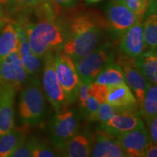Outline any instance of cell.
<instances>
[{"mask_svg":"<svg viewBox=\"0 0 157 157\" xmlns=\"http://www.w3.org/2000/svg\"><path fill=\"white\" fill-rule=\"evenodd\" d=\"M64 29L65 41L61 50L74 62L101 44L103 27L90 15H76Z\"/></svg>","mask_w":157,"mask_h":157,"instance_id":"6da1fadb","label":"cell"},{"mask_svg":"<svg viewBox=\"0 0 157 157\" xmlns=\"http://www.w3.org/2000/svg\"><path fill=\"white\" fill-rule=\"evenodd\" d=\"M18 22L25 29L31 50L39 58L43 59L49 52L62 48L65 41V29L56 19H42L31 23L23 18Z\"/></svg>","mask_w":157,"mask_h":157,"instance_id":"7a4b0ae2","label":"cell"},{"mask_svg":"<svg viewBox=\"0 0 157 157\" xmlns=\"http://www.w3.org/2000/svg\"><path fill=\"white\" fill-rule=\"evenodd\" d=\"M45 109L46 103L40 81L37 76H31L20 93V120L25 126H36L42 121Z\"/></svg>","mask_w":157,"mask_h":157,"instance_id":"3957f363","label":"cell"},{"mask_svg":"<svg viewBox=\"0 0 157 157\" xmlns=\"http://www.w3.org/2000/svg\"><path fill=\"white\" fill-rule=\"evenodd\" d=\"M116 50L111 42H105L74 62L80 79L85 84L94 82L100 72L114 60Z\"/></svg>","mask_w":157,"mask_h":157,"instance_id":"277c9868","label":"cell"},{"mask_svg":"<svg viewBox=\"0 0 157 157\" xmlns=\"http://www.w3.org/2000/svg\"><path fill=\"white\" fill-rule=\"evenodd\" d=\"M54 62L57 77L67 98L68 104L73 103L77 100L81 83L75 63L62 50L55 51Z\"/></svg>","mask_w":157,"mask_h":157,"instance_id":"5b68a950","label":"cell"},{"mask_svg":"<svg viewBox=\"0 0 157 157\" xmlns=\"http://www.w3.org/2000/svg\"><path fill=\"white\" fill-rule=\"evenodd\" d=\"M54 52H49L45 55L43 60L42 88L44 96L50 102L56 113L61 112L63 108L68 105L66 96L60 86L55 69Z\"/></svg>","mask_w":157,"mask_h":157,"instance_id":"8992f818","label":"cell"},{"mask_svg":"<svg viewBox=\"0 0 157 157\" xmlns=\"http://www.w3.org/2000/svg\"><path fill=\"white\" fill-rule=\"evenodd\" d=\"M79 117L75 109L56 113L49 123L50 140L56 151L71 138L78 131Z\"/></svg>","mask_w":157,"mask_h":157,"instance_id":"52a82bcc","label":"cell"},{"mask_svg":"<svg viewBox=\"0 0 157 157\" xmlns=\"http://www.w3.org/2000/svg\"><path fill=\"white\" fill-rule=\"evenodd\" d=\"M27 74L17 50L0 60V87L21 90L29 81Z\"/></svg>","mask_w":157,"mask_h":157,"instance_id":"ba28073f","label":"cell"},{"mask_svg":"<svg viewBox=\"0 0 157 157\" xmlns=\"http://www.w3.org/2000/svg\"><path fill=\"white\" fill-rule=\"evenodd\" d=\"M114 61L121 68L125 83L136 98L139 107L148 87V82L139 70L134 58L127 56L120 50L116 52Z\"/></svg>","mask_w":157,"mask_h":157,"instance_id":"9c48e42d","label":"cell"},{"mask_svg":"<svg viewBox=\"0 0 157 157\" xmlns=\"http://www.w3.org/2000/svg\"><path fill=\"white\" fill-rule=\"evenodd\" d=\"M109 29L113 39H119L131 25L142 21L127 7L117 0H111L105 7Z\"/></svg>","mask_w":157,"mask_h":157,"instance_id":"30bf717a","label":"cell"},{"mask_svg":"<svg viewBox=\"0 0 157 157\" xmlns=\"http://www.w3.org/2000/svg\"><path fill=\"white\" fill-rule=\"evenodd\" d=\"M143 127H145L144 121L138 109L120 111L108 121L98 124V129L114 136Z\"/></svg>","mask_w":157,"mask_h":157,"instance_id":"8fae6325","label":"cell"},{"mask_svg":"<svg viewBox=\"0 0 157 157\" xmlns=\"http://www.w3.org/2000/svg\"><path fill=\"white\" fill-rule=\"evenodd\" d=\"M90 156L127 157L117 137L101 129L90 137Z\"/></svg>","mask_w":157,"mask_h":157,"instance_id":"7c38bea8","label":"cell"},{"mask_svg":"<svg viewBox=\"0 0 157 157\" xmlns=\"http://www.w3.org/2000/svg\"><path fill=\"white\" fill-rule=\"evenodd\" d=\"M18 36L17 52L27 74L30 76L38 75L42 68L43 59L34 54L29 44L25 29L20 22H14Z\"/></svg>","mask_w":157,"mask_h":157,"instance_id":"4fadbf2b","label":"cell"},{"mask_svg":"<svg viewBox=\"0 0 157 157\" xmlns=\"http://www.w3.org/2000/svg\"><path fill=\"white\" fill-rule=\"evenodd\" d=\"M116 137L127 157H145V149L149 140L146 127L134 129Z\"/></svg>","mask_w":157,"mask_h":157,"instance_id":"5bb4252c","label":"cell"},{"mask_svg":"<svg viewBox=\"0 0 157 157\" xmlns=\"http://www.w3.org/2000/svg\"><path fill=\"white\" fill-rule=\"evenodd\" d=\"M105 102L118 109H139L136 98L125 82L108 86Z\"/></svg>","mask_w":157,"mask_h":157,"instance_id":"9a60e30c","label":"cell"},{"mask_svg":"<svg viewBox=\"0 0 157 157\" xmlns=\"http://www.w3.org/2000/svg\"><path fill=\"white\" fill-rule=\"evenodd\" d=\"M120 50L134 58L145 51L142 21L135 22L124 33L121 37Z\"/></svg>","mask_w":157,"mask_h":157,"instance_id":"2e32d148","label":"cell"},{"mask_svg":"<svg viewBox=\"0 0 157 157\" xmlns=\"http://www.w3.org/2000/svg\"><path fill=\"white\" fill-rule=\"evenodd\" d=\"M16 92L11 88L1 87L0 93V136L14 127V103Z\"/></svg>","mask_w":157,"mask_h":157,"instance_id":"e0dca14e","label":"cell"},{"mask_svg":"<svg viewBox=\"0 0 157 157\" xmlns=\"http://www.w3.org/2000/svg\"><path fill=\"white\" fill-rule=\"evenodd\" d=\"M106 86L92 82L89 86V96L83 105L80 107L82 115L86 120L93 121L98 108L105 102Z\"/></svg>","mask_w":157,"mask_h":157,"instance_id":"ac0fdd59","label":"cell"},{"mask_svg":"<svg viewBox=\"0 0 157 157\" xmlns=\"http://www.w3.org/2000/svg\"><path fill=\"white\" fill-rule=\"evenodd\" d=\"M57 154L66 157L90 156V137L77 132L57 151Z\"/></svg>","mask_w":157,"mask_h":157,"instance_id":"d6986e66","label":"cell"},{"mask_svg":"<svg viewBox=\"0 0 157 157\" xmlns=\"http://www.w3.org/2000/svg\"><path fill=\"white\" fill-rule=\"evenodd\" d=\"M137 67L148 83L157 84L156 50H148L135 58Z\"/></svg>","mask_w":157,"mask_h":157,"instance_id":"ffe728a7","label":"cell"},{"mask_svg":"<svg viewBox=\"0 0 157 157\" xmlns=\"http://www.w3.org/2000/svg\"><path fill=\"white\" fill-rule=\"evenodd\" d=\"M25 141V132L18 127L0 136V157H10V155Z\"/></svg>","mask_w":157,"mask_h":157,"instance_id":"44dd1931","label":"cell"},{"mask_svg":"<svg viewBox=\"0 0 157 157\" xmlns=\"http://www.w3.org/2000/svg\"><path fill=\"white\" fill-rule=\"evenodd\" d=\"M18 36L14 22H7L0 31V60L17 50Z\"/></svg>","mask_w":157,"mask_h":157,"instance_id":"7402d4cb","label":"cell"},{"mask_svg":"<svg viewBox=\"0 0 157 157\" xmlns=\"http://www.w3.org/2000/svg\"><path fill=\"white\" fill-rule=\"evenodd\" d=\"M93 82L108 87L124 83L125 82L121 68L113 60L103 68V70L96 76Z\"/></svg>","mask_w":157,"mask_h":157,"instance_id":"603a6c76","label":"cell"},{"mask_svg":"<svg viewBox=\"0 0 157 157\" xmlns=\"http://www.w3.org/2000/svg\"><path fill=\"white\" fill-rule=\"evenodd\" d=\"M141 117L148 122L157 116V87L156 84H148L143 101L139 106Z\"/></svg>","mask_w":157,"mask_h":157,"instance_id":"cb8c5ba5","label":"cell"},{"mask_svg":"<svg viewBox=\"0 0 157 157\" xmlns=\"http://www.w3.org/2000/svg\"><path fill=\"white\" fill-rule=\"evenodd\" d=\"M143 25L145 49L156 50L157 48V15L156 13H150L146 17Z\"/></svg>","mask_w":157,"mask_h":157,"instance_id":"d4e9b609","label":"cell"},{"mask_svg":"<svg viewBox=\"0 0 157 157\" xmlns=\"http://www.w3.org/2000/svg\"><path fill=\"white\" fill-rule=\"evenodd\" d=\"M122 111H126V110L116 109V108L112 106V105L107 103L106 102H104V103H101V105L98 108L97 113H96L95 117H94L93 121H99V123L105 122V121L109 120V119H111L116 113Z\"/></svg>","mask_w":157,"mask_h":157,"instance_id":"484cf974","label":"cell"},{"mask_svg":"<svg viewBox=\"0 0 157 157\" xmlns=\"http://www.w3.org/2000/svg\"><path fill=\"white\" fill-rule=\"evenodd\" d=\"M117 1L124 5L141 19H143L148 7V4L142 0H117Z\"/></svg>","mask_w":157,"mask_h":157,"instance_id":"4316f807","label":"cell"},{"mask_svg":"<svg viewBox=\"0 0 157 157\" xmlns=\"http://www.w3.org/2000/svg\"><path fill=\"white\" fill-rule=\"evenodd\" d=\"M58 156L57 152L43 141L36 138L31 157H55Z\"/></svg>","mask_w":157,"mask_h":157,"instance_id":"83f0119b","label":"cell"},{"mask_svg":"<svg viewBox=\"0 0 157 157\" xmlns=\"http://www.w3.org/2000/svg\"><path fill=\"white\" fill-rule=\"evenodd\" d=\"M36 137H32L16 149L14 152L10 155V157H31L32 151L34 148Z\"/></svg>","mask_w":157,"mask_h":157,"instance_id":"f1b7e54d","label":"cell"},{"mask_svg":"<svg viewBox=\"0 0 157 157\" xmlns=\"http://www.w3.org/2000/svg\"><path fill=\"white\" fill-rule=\"evenodd\" d=\"M146 124L148 127L149 140L154 143H157V117H154Z\"/></svg>","mask_w":157,"mask_h":157,"instance_id":"f546056e","label":"cell"},{"mask_svg":"<svg viewBox=\"0 0 157 157\" xmlns=\"http://www.w3.org/2000/svg\"><path fill=\"white\" fill-rule=\"evenodd\" d=\"M157 143H154L149 140L145 149V156L156 157L157 156Z\"/></svg>","mask_w":157,"mask_h":157,"instance_id":"4dcf8cb0","label":"cell"},{"mask_svg":"<svg viewBox=\"0 0 157 157\" xmlns=\"http://www.w3.org/2000/svg\"><path fill=\"white\" fill-rule=\"evenodd\" d=\"M45 0H17L18 7H31L42 3Z\"/></svg>","mask_w":157,"mask_h":157,"instance_id":"1f68e13d","label":"cell"},{"mask_svg":"<svg viewBox=\"0 0 157 157\" xmlns=\"http://www.w3.org/2000/svg\"><path fill=\"white\" fill-rule=\"evenodd\" d=\"M0 7H5L12 10H14L15 8L19 7L17 0H0Z\"/></svg>","mask_w":157,"mask_h":157,"instance_id":"d6a6232c","label":"cell"},{"mask_svg":"<svg viewBox=\"0 0 157 157\" xmlns=\"http://www.w3.org/2000/svg\"><path fill=\"white\" fill-rule=\"evenodd\" d=\"M51 1L66 7H73L76 3V0H51Z\"/></svg>","mask_w":157,"mask_h":157,"instance_id":"836d02e7","label":"cell"},{"mask_svg":"<svg viewBox=\"0 0 157 157\" xmlns=\"http://www.w3.org/2000/svg\"><path fill=\"white\" fill-rule=\"evenodd\" d=\"M7 22H9L8 19L7 18L6 15L4 13L2 10V7H0V31L2 29V28L5 26V25Z\"/></svg>","mask_w":157,"mask_h":157,"instance_id":"e575fe53","label":"cell"},{"mask_svg":"<svg viewBox=\"0 0 157 157\" xmlns=\"http://www.w3.org/2000/svg\"><path fill=\"white\" fill-rule=\"evenodd\" d=\"M102 0H85V2L87 4H90V5H93V4H96L100 2Z\"/></svg>","mask_w":157,"mask_h":157,"instance_id":"d590c367","label":"cell"},{"mask_svg":"<svg viewBox=\"0 0 157 157\" xmlns=\"http://www.w3.org/2000/svg\"><path fill=\"white\" fill-rule=\"evenodd\" d=\"M142 1H143V2H146V3H147V4H148V5H149V4H150V2H151V0H142Z\"/></svg>","mask_w":157,"mask_h":157,"instance_id":"8d00e7d4","label":"cell"},{"mask_svg":"<svg viewBox=\"0 0 157 157\" xmlns=\"http://www.w3.org/2000/svg\"><path fill=\"white\" fill-rule=\"evenodd\" d=\"M0 93H1V87H0Z\"/></svg>","mask_w":157,"mask_h":157,"instance_id":"74e56055","label":"cell"}]
</instances>
